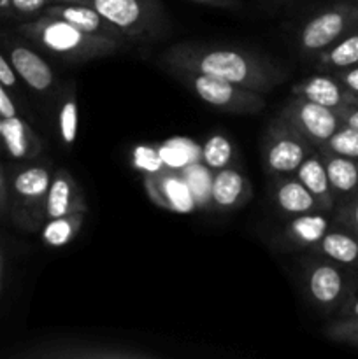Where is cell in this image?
Masks as SVG:
<instances>
[{
    "instance_id": "11",
    "label": "cell",
    "mask_w": 358,
    "mask_h": 359,
    "mask_svg": "<svg viewBox=\"0 0 358 359\" xmlns=\"http://www.w3.org/2000/svg\"><path fill=\"white\" fill-rule=\"evenodd\" d=\"M142 186L147 198L160 209L174 214H190L197 209V200L188 181L174 168L147 172Z\"/></svg>"
},
{
    "instance_id": "36",
    "label": "cell",
    "mask_w": 358,
    "mask_h": 359,
    "mask_svg": "<svg viewBox=\"0 0 358 359\" xmlns=\"http://www.w3.org/2000/svg\"><path fill=\"white\" fill-rule=\"evenodd\" d=\"M339 318H358V290L354 291L353 297L344 304V307L337 312Z\"/></svg>"
},
{
    "instance_id": "4",
    "label": "cell",
    "mask_w": 358,
    "mask_h": 359,
    "mask_svg": "<svg viewBox=\"0 0 358 359\" xmlns=\"http://www.w3.org/2000/svg\"><path fill=\"white\" fill-rule=\"evenodd\" d=\"M53 168L48 163H34L18 168L7 188V216L18 228L37 233L46 221V198Z\"/></svg>"
},
{
    "instance_id": "14",
    "label": "cell",
    "mask_w": 358,
    "mask_h": 359,
    "mask_svg": "<svg viewBox=\"0 0 358 359\" xmlns=\"http://www.w3.org/2000/svg\"><path fill=\"white\" fill-rule=\"evenodd\" d=\"M7 51L14 72L32 91L46 95L55 90L56 74L53 72L51 65L42 58L41 53L35 51V46L32 48L23 42H13Z\"/></svg>"
},
{
    "instance_id": "34",
    "label": "cell",
    "mask_w": 358,
    "mask_h": 359,
    "mask_svg": "<svg viewBox=\"0 0 358 359\" xmlns=\"http://www.w3.org/2000/svg\"><path fill=\"white\" fill-rule=\"evenodd\" d=\"M190 2L207 7H218V9H239L241 7V0H190Z\"/></svg>"
},
{
    "instance_id": "22",
    "label": "cell",
    "mask_w": 358,
    "mask_h": 359,
    "mask_svg": "<svg viewBox=\"0 0 358 359\" xmlns=\"http://www.w3.org/2000/svg\"><path fill=\"white\" fill-rule=\"evenodd\" d=\"M325 163L326 175H329L330 188H332L336 203L346 200L358 193V160L340 156L330 151L318 149Z\"/></svg>"
},
{
    "instance_id": "21",
    "label": "cell",
    "mask_w": 358,
    "mask_h": 359,
    "mask_svg": "<svg viewBox=\"0 0 358 359\" xmlns=\"http://www.w3.org/2000/svg\"><path fill=\"white\" fill-rule=\"evenodd\" d=\"M293 175L309 189V193L318 200L323 212L332 214L333 207H336V196H333L332 188H330L325 163H323V158L318 149L312 151V153L302 161L300 167L295 170Z\"/></svg>"
},
{
    "instance_id": "6",
    "label": "cell",
    "mask_w": 358,
    "mask_h": 359,
    "mask_svg": "<svg viewBox=\"0 0 358 359\" xmlns=\"http://www.w3.org/2000/svg\"><path fill=\"white\" fill-rule=\"evenodd\" d=\"M174 79H178L183 86L188 88L197 98L204 104L214 109H220L230 114H256L265 107L263 93L253 91L249 88L239 86L230 81L218 79V77L206 76V74L188 72V70L168 69Z\"/></svg>"
},
{
    "instance_id": "13",
    "label": "cell",
    "mask_w": 358,
    "mask_h": 359,
    "mask_svg": "<svg viewBox=\"0 0 358 359\" xmlns=\"http://www.w3.org/2000/svg\"><path fill=\"white\" fill-rule=\"evenodd\" d=\"M253 186L248 175L237 167H227L213 172L209 188L211 209L218 212H232L242 209L251 200Z\"/></svg>"
},
{
    "instance_id": "25",
    "label": "cell",
    "mask_w": 358,
    "mask_h": 359,
    "mask_svg": "<svg viewBox=\"0 0 358 359\" xmlns=\"http://www.w3.org/2000/svg\"><path fill=\"white\" fill-rule=\"evenodd\" d=\"M79 128V107H77L76 83L70 81L60 93L58 102V133L63 147L70 149L76 144Z\"/></svg>"
},
{
    "instance_id": "27",
    "label": "cell",
    "mask_w": 358,
    "mask_h": 359,
    "mask_svg": "<svg viewBox=\"0 0 358 359\" xmlns=\"http://www.w3.org/2000/svg\"><path fill=\"white\" fill-rule=\"evenodd\" d=\"M55 0H0V18L27 21L44 13Z\"/></svg>"
},
{
    "instance_id": "16",
    "label": "cell",
    "mask_w": 358,
    "mask_h": 359,
    "mask_svg": "<svg viewBox=\"0 0 358 359\" xmlns=\"http://www.w3.org/2000/svg\"><path fill=\"white\" fill-rule=\"evenodd\" d=\"M88 202L83 189L67 168L53 170L46 198V219L67 216L74 212H88Z\"/></svg>"
},
{
    "instance_id": "7",
    "label": "cell",
    "mask_w": 358,
    "mask_h": 359,
    "mask_svg": "<svg viewBox=\"0 0 358 359\" xmlns=\"http://www.w3.org/2000/svg\"><path fill=\"white\" fill-rule=\"evenodd\" d=\"M358 28V0H337L300 27L297 46L302 56L314 58Z\"/></svg>"
},
{
    "instance_id": "9",
    "label": "cell",
    "mask_w": 358,
    "mask_h": 359,
    "mask_svg": "<svg viewBox=\"0 0 358 359\" xmlns=\"http://www.w3.org/2000/svg\"><path fill=\"white\" fill-rule=\"evenodd\" d=\"M30 359H158L164 354L128 344L86 339H60L42 342L21 354Z\"/></svg>"
},
{
    "instance_id": "1",
    "label": "cell",
    "mask_w": 358,
    "mask_h": 359,
    "mask_svg": "<svg viewBox=\"0 0 358 359\" xmlns=\"http://www.w3.org/2000/svg\"><path fill=\"white\" fill-rule=\"evenodd\" d=\"M158 60L167 70L206 74L258 93H269L286 77L284 70L265 56L227 46L178 42L164 49Z\"/></svg>"
},
{
    "instance_id": "15",
    "label": "cell",
    "mask_w": 358,
    "mask_h": 359,
    "mask_svg": "<svg viewBox=\"0 0 358 359\" xmlns=\"http://www.w3.org/2000/svg\"><path fill=\"white\" fill-rule=\"evenodd\" d=\"M44 14L60 18V20L77 27L79 30L86 32V34L100 35V37L112 39V41H118L121 44L130 46V41L125 37V34L119 28H116L104 16H100L97 11L91 9L90 6H84V4L53 2L46 7Z\"/></svg>"
},
{
    "instance_id": "17",
    "label": "cell",
    "mask_w": 358,
    "mask_h": 359,
    "mask_svg": "<svg viewBox=\"0 0 358 359\" xmlns=\"http://www.w3.org/2000/svg\"><path fill=\"white\" fill-rule=\"evenodd\" d=\"M332 224V214L321 212V210L288 217V223L281 231L279 241L286 249L311 252V249L318 244L319 238L330 230Z\"/></svg>"
},
{
    "instance_id": "5",
    "label": "cell",
    "mask_w": 358,
    "mask_h": 359,
    "mask_svg": "<svg viewBox=\"0 0 358 359\" xmlns=\"http://www.w3.org/2000/svg\"><path fill=\"white\" fill-rule=\"evenodd\" d=\"M300 266L305 297L325 314H337L358 290L354 270L332 259L309 252Z\"/></svg>"
},
{
    "instance_id": "12",
    "label": "cell",
    "mask_w": 358,
    "mask_h": 359,
    "mask_svg": "<svg viewBox=\"0 0 358 359\" xmlns=\"http://www.w3.org/2000/svg\"><path fill=\"white\" fill-rule=\"evenodd\" d=\"M291 95L337 112L358 104V95L347 90L332 72H318L304 77L291 86Z\"/></svg>"
},
{
    "instance_id": "20",
    "label": "cell",
    "mask_w": 358,
    "mask_h": 359,
    "mask_svg": "<svg viewBox=\"0 0 358 359\" xmlns=\"http://www.w3.org/2000/svg\"><path fill=\"white\" fill-rule=\"evenodd\" d=\"M0 142L14 160L32 161L42 151V144L37 133L18 114L13 116V118H4Z\"/></svg>"
},
{
    "instance_id": "37",
    "label": "cell",
    "mask_w": 358,
    "mask_h": 359,
    "mask_svg": "<svg viewBox=\"0 0 358 359\" xmlns=\"http://www.w3.org/2000/svg\"><path fill=\"white\" fill-rule=\"evenodd\" d=\"M7 188H9V179L0 168V217L7 216Z\"/></svg>"
},
{
    "instance_id": "31",
    "label": "cell",
    "mask_w": 358,
    "mask_h": 359,
    "mask_svg": "<svg viewBox=\"0 0 358 359\" xmlns=\"http://www.w3.org/2000/svg\"><path fill=\"white\" fill-rule=\"evenodd\" d=\"M18 79H20V77L14 72L11 62L0 53V83H2L7 90H14V88L18 86Z\"/></svg>"
},
{
    "instance_id": "19",
    "label": "cell",
    "mask_w": 358,
    "mask_h": 359,
    "mask_svg": "<svg viewBox=\"0 0 358 359\" xmlns=\"http://www.w3.org/2000/svg\"><path fill=\"white\" fill-rule=\"evenodd\" d=\"M311 252L340 263L347 269L358 270V237L347 228L337 224L336 221L330 230L319 238L318 244L311 249Z\"/></svg>"
},
{
    "instance_id": "8",
    "label": "cell",
    "mask_w": 358,
    "mask_h": 359,
    "mask_svg": "<svg viewBox=\"0 0 358 359\" xmlns=\"http://www.w3.org/2000/svg\"><path fill=\"white\" fill-rule=\"evenodd\" d=\"M316 147L298 133L290 123L277 116L263 133L262 142V165L265 174L272 177L293 175L302 161Z\"/></svg>"
},
{
    "instance_id": "18",
    "label": "cell",
    "mask_w": 358,
    "mask_h": 359,
    "mask_svg": "<svg viewBox=\"0 0 358 359\" xmlns=\"http://www.w3.org/2000/svg\"><path fill=\"white\" fill-rule=\"evenodd\" d=\"M270 198H272L274 207L286 217L321 210L318 200L309 193V189L295 175L270 179Z\"/></svg>"
},
{
    "instance_id": "24",
    "label": "cell",
    "mask_w": 358,
    "mask_h": 359,
    "mask_svg": "<svg viewBox=\"0 0 358 359\" xmlns=\"http://www.w3.org/2000/svg\"><path fill=\"white\" fill-rule=\"evenodd\" d=\"M84 221H86V212H74L67 214V216L53 217V219H46L42 223L39 233H41L42 242L48 248H65L83 230Z\"/></svg>"
},
{
    "instance_id": "39",
    "label": "cell",
    "mask_w": 358,
    "mask_h": 359,
    "mask_svg": "<svg viewBox=\"0 0 358 359\" xmlns=\"http://www.w3.org/2000/svg\"><path fill=\"white\" fill-rule=\"evenodd\" d=\"M2 123H4V118L0 116V135H2Z\"/></svg>"
},
{
    "instance_id": "2",
    "label": "cell",
    "mask_w": 358,
    "mask_h": 359,
    "mask_svg": "<svg viewBox=\"0 0 358 359\" xmlns=\"http://www.w3.org/2000/svg\"><path fill=\"white\" fill-rule=\"evenodd\" d=\"M16 32L46 55L65 63H86L90 60L112 56L126 48L121 42L86 34L74 25L44 13L21 21Z\"/></svg>"
},
{
    "instance_id": "26",
    "label": "cell",
    "mask_w": 358,
    "mask_h": 359,
    "mask_svg": "<svg viewBox=\"0 0 358 359\" xmlns=\"http://www.w3.org/2000/svg\"><path fill=\"white\" fill-rule=\"evenodd\" d=\"M200 160L211 172L232 167L234 165V146L225 135L214 133L200 149Z\"/></svg>"
},
{
    "instance_id": "28",
    "label": "cell",
    "mask_w": 358,
    "mask_h": 359,
    "mask_svg": "<svg viewBox=\"0 0 358 359\" xmlns=\"http://www.w3.org/2000/svg\"><path fill=\"white\" fill-rule=\"evenodd\" d=\"M318 149L330 151V153L340 154V156L358 160V130L343 123L333 132V135L321 147H318Z\"/></svg>"
},
{
    "instance_id": "29",
    "label": "cell",
    "mask_w": 358,
    "mask_h": 359,
    "mask_svg": "<svg viewBox=\"0 0 358 359\" xmlns=\"http://www.w3.org/2000/svg\"><path fill=\"white\" fill-rule=\"evenodd\" d=\"M326 339L339 344L358 346V318H337L323 330Z\"/></svg>"
},
{
    "instance_id": "33",
    "label": "cell",
    "mask_w": 358,
    "mask_h": 359,
    "mask_svg": "<svg viewBox=\"0 0 358 359\" xmlns=\"http://www.w3.org/2000/svg\"><path fill=\"white\" fill-rule=\"evenodd\" d=\"M18 114V109L14 100L11 98L9 90L0 83V116L2 118H13V116Z\"/></svg>"
},
{
    "instance_id": "23",
    "label": "cell",
    "mask_w": 358,
    "mask_h": 359,
    "mask_svg": "<svg viewBox=\"0 0 358 359\" xmlns=\"http://www.w3.org/2000/svg\"><path fill=\"white\" fill-rule=\"evenodd\" d=\"M312 60L318 72H337L358 65V28Z\"/></svg>"
},
{
    "instance_id": "10",
    "label": "cell",
    "mask_w": 358,
    "mask_h": 359,
    "mask_svg": "<svg viewBox=\"0 0 358 359\" xmlns=\"http://www.w3.org/2000/svg\"><path fill=\"white\" fill-rule=\"evenodd\" d=\"M279 118L290 123L316 149L321 147L333 135V132L343 125L337 111L323 107V105L305 100V98L293 97V95L281 109Z\"/></svg>"
},
{
    "instance_id": "32",
    "label": "cell",
    "mask_w": 358,
    "mask_h": 359,
    "mask_svg": "<svg viewBox=\"0 0 358 359\" xmlns=\"http://www.w3.org/2000/svg\"><path fill=\"white\" fill-rule=\"evenodd\" d=\"M347 90H351L353 93L358 95V65L350 67V69L337 70V72H332Z\"/></svg>"
},
{
    "instance_id": "38",
    "label": "cell",
    "mask_w": 358,
    "mask_h": 359,
    "mask_svg": "<svg viewBox=\"0 0 358 359\" xmlns=\"http://www.w3.org/2000/svg\"><path fill=\"white\" fill-rule=\"evenodd\" d=\"M0 294H2V256H0Z\"/></svg>"
},
{
    "instance_id": "30",
    "label": "cell",
    "mask_w": 358,
    "mask_h": 359,
    "mask_svg": "<svg viewBox=\"0 0 358 359\" xmlns=\"http://www.w3.org/2000/svg\"><path fill=\"white\" fill-rule=\"evenodd\" d=\"M332 219L358 237V193L336 203L332 210Z\"/></svg>"
},
{
    "instance_id": "3",
    "label": "cell",
    "mask_w": 358,
    "mask_h": 359,
    "mask_svg": "<svg viewBox=\"0 0 358 359\" xmlns=\"http://www.w3.org/2000/svg\"><path fill=\"white\" fill-rule=\"evenodd\" d=\"M90 6L125 34L130 44H150L167 32V16L160 0H55Z\"/></svg>"
},
{
    "instance_id": "40",
    "label": "cell",
    "mask_w": 358,
    "mask_h": 359,
    "mask_svg": "<svg viewBox=\"0 0 358 359\" xmlns=\"http://www.w3.org/2000/svg\"><path fill=\"white\" fill-rule=\"evenodd\" d=\"M277 2H288V0H277Z\"/></svg>"
},
{
    "instance_id": "35",
    "label": "cell",
    "mask_w": 358,
    "mask_h": 359,
    "mask_svg": "<svg viewBox=\"0 0 358 359\" xmlns=\"http://www.w3.org/2000/svg\"><path fill=\"white\" fill-rule=\"evenodd\" d=\"M339 116L340 121H343L344 125H350L353 126L354 130H358V104L350 105V107L339 111Z\"/></svg>"
}]
</instances>
